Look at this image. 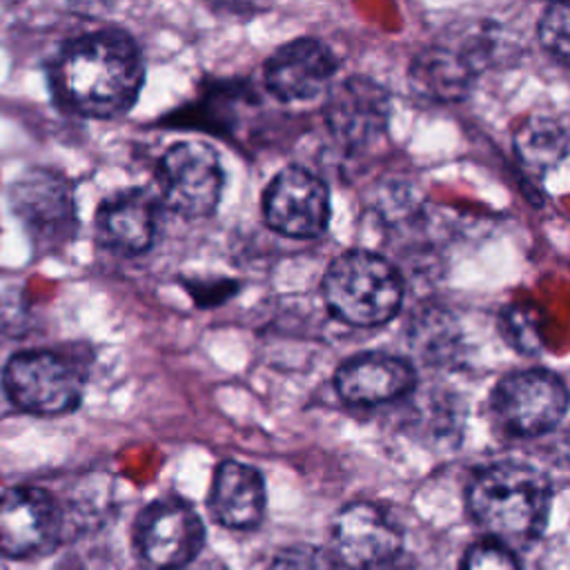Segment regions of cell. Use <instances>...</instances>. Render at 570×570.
<instances>
[{"mask_svg": "<svg viewBox=\"0 0 570 570\" xmlns=\"http://www.w3.org/2000/svg\"><path fill=\"white\" fill-rule=\"evenodd\" d=\"M145 80L138 42L120 29L71 38L51 65L53 94L62 107L87 118H116L131 109Z\"/></svg>", "mask_w": 570, "mask_h": 570, "instance_id": "obj_1", "label": "cell"}, {"mask_svg": "<svg viewBox=\"0 0 570 570\" xmlns=\"http://www.w3.org/2000/svg\"><path fill=\"white\" fill-rule=\"evenodd\" d=\"M474 523L510 550L534 543L550 517L552 485L534 465L497 461L481 468L465 492Z\"/></svg>", "mask_w": 570, "mask_h": 570, "instance_id": "obj_2", "label": "cell"}, {"mask_svg": "<svg viewBox=\"0 0 570 570\" xmlns=\"http://www.w3.org/2000/svg\"><path fill=\"white\" fill-rule=\"evenodd\" d=\"M403 276L381 254L347 249L325 269L321 292L327 309L343 323L376 327L392 321L403 303Z\"/></svg>", "mask_w": 570, "mask_h": 570, "instance_id": "obj_3", "label": "cell"}, {"mask_svg": "<svg viewBox=\"0 0 570 570\" xmlns=\"http://www.w3.org/2000/svg\"><path fill=\"white\" fill-rule=\"evenodd\" d=\"M568 410L566 383L546 367L505 374L490 394V412L512 436L534 439L554 430Z\"/></svg>", "mask_w": 570, "mask_h": 570, "instance_id": "obj_4", "label": "cell"}, {"mask_svg": "<svg viewBox=\"0 0 570 570\" xmlns=\"http://www.w3.org/2000/svg\"><path fill=\"white\" fill-rule=\"evenodd\" d=\"M9 399L31 414H65L78 407L85 379L78 365L49 350L18 352L4 365Z\"/></svg>", "mask_w": 570, "mask_h": 570, "instance_id": "obj_5", "label": "cell"}, {"mask_svg": "<svg viewBox=\"0 0 570 570\" xmlns=\"http://www.w3.org/2000/svg\"><path fill=\"white\" fill-rule=\"evenodd\" d=\"M156 178L163 205L187 218L214 214L225 187L218 151L196 140L174 142L158 160Z\"/></svg>", "mask_w": 570, "mask_h": 570, "instance_id": "obj_6", "label": "cell"}, {"mask_svg": "<svg viewBox=\"0 0 570 570\" xmlns=\"http://www.w3.org/2000/svg\"><path fill=\"white\" fill-rule=\"evenodd\" d=\"M9 205L38 249L62 247L76 229L67 180L49 169H29L9 187Z\"/></svg>", "mask_w": 570, "mask_h": 570, "instance_id": "obj_7", "label": "cell"}, {"mask_svg": "<svg viewBox=\"0 0 570 570\" xmlns=\"http://www.w3.org/2000/svg\"><path fill=\"white\" fill-rule=\"evenodd\" d=\"M263 216L283 236L316 238L330 225V189L314 171L287 165L276 171L263 191Z\"/></svg>", "mask_w": 570, "mask_h": 570, "instance_id": "obj_8", "label": "cell"}, {"mask_svg": "<svg viewBox=\"0 0 570 570\" xmlns=\"http://www.w3.org/2000/svg\"><path fill=\"white\" fill-rule=\"evenodd\" d=\"M205 543L198 512L178 497L151 501L136 521V546L154 570H180L196 559Z\"/></svg>", "mask_w": 570, "mask_h": 570, "instance_id": "obj_9", "label": "cell"}, {"mask_svg": "<svg viewBox=\"0 0 570 570\" xmlns=\"http://www.w3.org/2000/svg\"><path fill=\"white\" fill-rule=\"evenodd\" d=\"M332 541L336 563L350 570H374L401 552L403 532L381 505L354 501L336 514Z\"/></svg>", "mask_w": 570, "mask_h": 570, "instance_id": "obj_10", "label": "cell"}, {"mask_svg": "<svg viewBox=\"0 0 570 570\" xmlns=\"http://www.w3.org/2000/svg\"><path fill=\"white\" fill-rule=\"evenodd\" d=\"M390 109L385 87L367 76H350L330 89L323 116L338 145L363 149L387 131Z\"/></svg>", "mask_w": 570, "mask_h": 570, "instance_id": "obj_11", "label": "cell"}, {"mask_svg": "<svg viewBox=\"0 0 570 570\" xmlns=\"http://www.w3.org/2000/svg\"><path fill=\"white\" fill-rule=\"evenodd\" d=\"M62 512L56 499L31 485L0 494V554L24 559L47 552L60 537Z\"/></svg>", "mask_w": 570, "mask_h": 570, "instance_id": "obj_12", "label": "cell"}, {"mask_svg": "<svg viewBox=\"0 0 570 570\" xmlns=\"http://www.w3.org/2000/svg\"><path fill=\"white\" fill-rule=\"evenodd\" d=\"M338 60L318 38L303 36L281 45L265 60V87L281 102L316 98L334 78Z\"/></svg>", "mask_w": 570, "mask_h": 570, "instance_id": "obj_13", "label": "cell"}, {"mask_svg": "<svg viewBox=\"0 0 570 570\" xmlns=\"http://www.w3.org/2000/svg\"><path fill=\"white\" fill-rule=\"evenodd\" d=\"M416 385V372L403 356L363 352L343 361L334 372L336 394L361 407L383 405L407 396Z\"/></svg>", "mask_w": 570, "mask_h": 570, "instance_id": "obj_14", "label": "cell"}, {"mask_svg": "<svg viewBox=\"0 0 570 570\" xmlns=\"http://www.w3.org/2000/svg\"><path fill=\"white\" fill-rule=\"evenodd\" d=\"M160 200L147 189H125L105 198L96 212V234L102 247L120 256L147 252L158 234Z\"/></svg>", "mask_w": 570, "mask_h": 570, "instance_id": "obj_15", "label": "cell"}, {"mask_svg": "<svg viewBox=\"0 0 570 570\" xmlns=\"http://www.w3.org/2000/svg\"><path fill=\"white\" fill-rule=\"evenodd\" d=\"M207 508L212 517L232 530H254L265 517L267 490L263 474L240 461H223L212 476Z\"/></svg>", "mask_w": 570, "mask_h": 570, "instance_id": "obj_16", "label": "cell"}, {"mask_svg": "<svg viewBox=\"0 0 570 570\" xmlns=\"http://www.w3.org/2000/svg\"><path fill=\"white\" fill-rule=\"evenodd\" d=\"M476 73L474 53L463 47L432 45L414 56L407 80L414 94L430 102H456L470 94Z\"/></svg>", "mask_w": 570, "mask_h": 570, "instance_id": "obj_17", "label": "cell"}, {"mask_svg": "<svg viewBox=\"0 0 570 570\" xmlns=\"http://www.w3.org/2000/svg\"><path fill=\"white\" fill-rule=\"evenodd\" d=\"M566 129L550 116H532L514 134L517 160L532 180H541L554 171L566 160Z\"/></svg>", "mask_w": 570, "mask_h": 570, "instance_id": "obj_18", "label": "cell"}, {"mask_svg": "<svg viewBox=\"0 0 570 570\" xmlns=\"http://www.w3.org/2000/svg\"><path fill=\"white\" fill-rule=\"evenodd\" d=\"M407 345L423 363L445 365L459 352L461 327L450 309L428 305L410 321Z\"/></svg>", "mask_w": 570, "mask_h": 570, "instance_id": "obj_19", "label": "cell"}, {"mask_svg": "<svg viewBox=\"0 0 570 570\" xmlns=\"http://www.w3.org/2000/svg\"><path fill=\"white\" fill-rule=\"evenodd\" d=\"M499 332L521 354L534 356L543 350V318L537 307L512 303L499 314Z\"/></svg>", "mask_w": 570, "mask_h": 570, "instance_id": "obj_20", "label": "cell"}, {"mask_svg": "<svg viewBox=\"0 0 570 570\" xmlns=\"http://www.w3.org/2000/svg\"><path fill=\"white\" fill-rule=\"evenodd\" d=\"M570 7L568 2H552L543 9L539 20V42L559 65L568 62L570 53Z\"/></svg>", "mask_w": 570, "mask_h": 570, "instance_id": "obj_21", "label": "cell"}, {"mask_svg": "<svg viewBox=\"0 0 570 570\" xmlns=\"http://www.w3.org/2000/svg\"><path fill=\"white\" fill-rule=\"evenodd\" d=\"M267 570H338L336 559L309 543H296L278 550Z\"/></svg>", "mask_w": 570, "mask_h": 570, "instance_id": "obj_22", "label": "cell"}, {"mask_svg": "<svg viewBox=\"0 0 570 570\" xmlns=\"http://www.w3.org/2000/svg\"><path fill=\"white\" fill-rule=\"evenodd\" d=\"M461 570H521V566L514 550L492 539H481L465 550L461 559Z\"/></svg>", "mask_w": 570, "mask_h": 570, "instance_id": "obj_23", "label": "cell"}, {"mask_svg": "<svg viewBox=\"0 0 570 570\" xmlns=\"http://www.w3.org/2000/svg\"><path fill=\"white\" fill-rule=\"evenodd\" d=\"M0 570H7V568H4V561H2V554H0Z\"/></svg>", "mask_w": 570, "mask_h": 570, "instance_id": "obj_24", "label": "cell"}]
</instances>
